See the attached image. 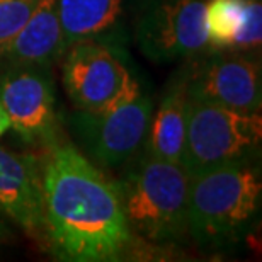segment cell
<instances>
[{
    "label": "cell",
    "mask_w": 262,
    "mask_h": 262,
    "mask_svg": "<svg viewBox=\"0 0 262 262\" xmlns=\"http://www.w3.org/2000/svg\"><path fill=\"white\" fill-rule=\"evenodd\" d=\"M41 184L43 233L60 259H123L135 237L124 218L116 182L72 145H61L46 157Z\"/></svg>",
    "instance_id": "cell-1"
},
{
    "label": "cell",
    "mask_w": 262,
    "mask_h": 262,
    "mask_svg": "<svg viewBox=\"0 0 262 262\" xmlns=\"http://www.w3.org/2000/svg\"><path fill=\"white\" fill-rule=\"evenodd\" d=\"M262 204L259 159L232 162L191 176L187 235L206 249H227L245 237Z\"/></svg>",
    "instance_id": "cell-2"
},
{
    "label": "cell",
    "mask_w": 262,
    "mask_h": 262,
    "mask_svg": "<svg viewBox=\"0 0 262 262\" xmlns=\"http://www.w3.org/2000/svg\"><path fill=\"white\" fill-rule=\"evenodd\" d=\"M123 169L116 187L131 235L150 244L187 235L191 177L184 167L141 151Z\"/></svg>",
    "instance_id": "cell-3"
},
{
    "label": "cell",
    "mask_w": 262,
    "mask_h": 262,
    "mask_svg": "<svg viewBox=\"0 0 262 262\" xmlns=\"http://www.w3.org/2000/svg\"><path fill=\"white\" fill-rule=\"evenodd\" d=\"M260 145V113H242L191 99L182 155V167L189 177L232 162L259 159Z\"/></svg>",
    "instance_id": "cell-4"
},
{
    "label": "cell",
    "mask_w": 262,
    "mask_h": 262,
    "mask_svg": "<svg viewBox=\"0 0 262 262\" xmlns=\"http://www.w3.org/2000/svg\"><path fill=\"white\" fill-rule=\"evenodd\" d=\"M208 0H136L131 41L154 63L187 61L208 48Z\"/></svg>",
    "instance_id": "cell-5"
},
{
    "label": "cell",
    "mask_w": 262,
    "mask_h": 262,
    "mask_svg": "<svg viewBox=\"0 0 262 262\" xmlns=\"http://www.w3.org/2000/svg\"><path fill=\"white\" fill-rule=\"evenodd\" d=\"M154 102L136 91L101 111H78L72 123L83 148L97 164L121 169L145 148Z\"/></svg>",
    "instance_id": "cell-6"
},
{
    "label": "cell",
    "mask_w": 262,
    "mask_h": 262,
    "mask_svg": "<svg viewBox=\"0 0 262 262\" xmlns=\"http://www.w3.org/2000/svg\"><path fill=\"white\" fill-rule=\"evenodd\" d=\"M184 65L182 75L191 99L242 113H260V56L206 48Z\"/></svg>",
    "instance_id": "cell-7"
},
{
    "label": "cell",
    "mask_w": 262,
    "mask_h": 262,
    "mask_svg": "<svg viewBox=\"0 0 262 262\" xmlns=\"http://www.w3.org/2000/svg\"><path fill=\"white\" fill-rule=\"evenodd\" d=\"M121 55L123 50L96 41H80L65 50L63 83L78 111H101L140 91Z\"/></svg>",
    "instance_id": "cell-8"
},
{
    "label": "cell",
    "mask_w": 262,
    "mask_h": 262,
    "mask_svg": "<svg viewBox=\"0 0 262 262\" xmlns=\"http://www.w3.org/2000/svg\"><path fill=\"white\" fill-rule=\"evenodd\" d=\"M0 104L10 128L28 141L51 135L56 119L55 87L50 67L0 68Z\"/></svg>",
    "instance_id": "cell-9"
},
{
    "label": "cell",
    "mask_w": 262,
    "mask_h": 262,
    "mask_svg": "<svg viewBox=\"0 0 262 262\" xmlns=\"http://www.w3.org/2000/svg\"><path fill=\"white\" fill-rule=\"evenodd\" d=\"M67 48L96 41L123 50L131 43L136 0H56Z\"/></svg>",
    "instance_id": "cell-10"
},
{
    "label": "cell",
    "mask_w": 262,
    "mask_h": 262,
    "mask_svg": "<svg viewBox=\"0 0 262 262\" xmlns=\"http://www.w3.org/2000/svg\"><path fill=\"white\" fill-rule=\"evenodd\" d=\"M0 214L31 235L43 232V184L36 157L0 148Z\"/></svg>",
    "instance_id": "cell-11"
},
{
    "label": "cell",
    "mask_w": 262,
    "mask_h": 262,
    "mask_svg": "<svg viewBox=\"0 0 262 262\" xmlns=\"http://www.w3.org/2000/svg\"><path fill=\"white\" fill-rule=\"evenodd\" d=\"M67 50L56 0H36L26 24L0 45V68L51 67Z\"/></svg>",
    "instance_id": "cell-12"
},
{
    "label": "cell",
    "mask_w": 262,
    "mask_h": 262,
    "mask_svg": "<svg viewBox=\"0 0 262 262\" xmlns=\"http://www.w3.org/2000/svg\"><path fill=\"white\" fill-rule=\"evenodd\" d=\"M204 17L208 48L260 56V0H208Z\"/></svg>",
    "instance_id": "cell-13"
},
{
    "label": "cell",
    "mask_w": 262,
    "mask_h": 262,
    "mask_svg": "<svg viewBox=\"0 0 262 262\" xmlns=\"http://www.w3.org/2000/svg\"><path fill=\"white\" fill-rule=\"evenodd\" d=\"M189 104L191 97L181 70L176 77H172L159 107L151 113L143 148L145 154L182 165Z\"/></svg>",
    "instance_id": "cell-14"
},
{
    "label": "cell",
    "mask_w": 262,
    "mask_h": 262,
    "mask_svg": "<svg viewBox=\"0 0 262 262\" xmlns=\"http://www.w3.org/2000/svg\"><path fill=\"white\" fill-rule=\"evenodd\" d=\"M34 5L36 0H0V45L23 28Z\"/></svg>",
    "instance_id": "cell-15"
},
{
    "label": "cell",
    "mask_w": 262,
    "mask_h": 262,
    "mask_svg": "<svg viewBox=\"0 0 262 262\" xmlns=\"http://www.w3.org/2000/svg\"><path fill=\"white\" fill-rule=\"evenodd\" d=\"M10 128V121H9V116L7 113H5L4 106L0 104V138L4 136V133Z\"/></svg>",
    "instance_id": "cell-16"
},
{
    "label": "cell",
    "mask_w": 262,
    "mask_h": 262,
    "mask_svg": "<svg viewBox=\"0 0 262 262\" xmlns=\"http://www.w3.org/2000/svg\"><path fill=\"white\" fill-rule=\"evenodd\" d=\"M10 238V230H9V225L5 222V218L0 214V244L7 242Z\"/></svg>",
    "instance_id": "cell-17"
}]
</instances>
